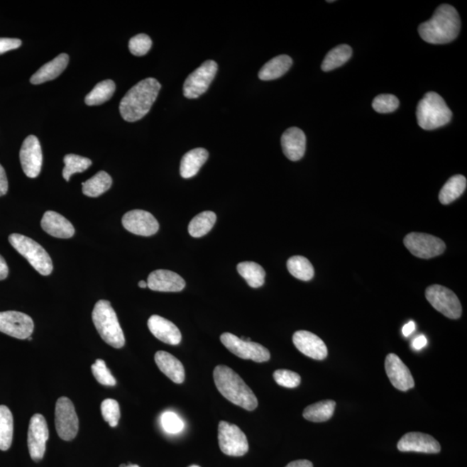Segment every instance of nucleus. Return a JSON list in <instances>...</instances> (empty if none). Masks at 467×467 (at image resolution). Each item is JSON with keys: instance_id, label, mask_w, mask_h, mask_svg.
<instances>
[{"instance_id": "1", "label": "nucleus", "mask_w": 467, "mask_h": 467, "mask_svg": "<svg viewBox=\"0 0 467 467\" xmlns=\"http://www.w3.org/2000/svg\"><path fill=\"white\" fill-rule=\"evenodd\" d=\"M461 18L455 8L446 4L435 10L429 21L418 28L419 35L432 45H445L454 40L461 31Z\"/></svg>"}, {"instance_id": "2", "label": "nucleus", "mask_w": 467, "mask_h": 467, "mask_svg": "<svg viewBox=\"0 0 467 467\" xmlns=\"http://www.w3.org/2000/svg\"><path fill=\"white\" fill-rule=\"evenodd\" d=\"M160 89V83L154 78L144 79L134 85L121 101L122 118L128 122L141 120L151 110Z\"/></svg>"}, {"instance_id": "3", "label": "nucleus", "mask_w": 467, "mask_h": 467, "mask_svg": "<svg viewBox=\"0 0 467 467\" xmlns=\"http://www.w3.org/2000/svg\"><path fill=\"white\" fill-rule=\"evenodd\" d=\"M213 377L217 390L234 405L248 411L255 410L258 407L254 392L231 368L216 366Z\"/></svg>"}, {"instance_id": "4", "label": "nucleus", "mask_w": 467, "mask_h": 467, "mask_svg": "<svg viewBox=\"0 0 467 467\" xmlns=\"http://www.w3.org/2000/svg\"><path fill=\"white\" fill-rule=\"evenodd\" d=\"M92 319L98 334L109 346L120 349L125 346V336L116 312L108 300H99L94 307Z\"/></svg>"}, {"instance_id": "5", "label": "nucleus", "mask_w": 467, "mask_h": 467, "mask_svg": "<svg viewBox=\"0 0 467 467\" xmlns=\"http://www.w3.org/2000/svg\"><path fill=\"white\" fill-rule=\"evenodd\" d=\"M453 113L444 99L435 92H429L419 101L417 117L418 125L424 130H434L449 123Z\"/></svg>"}, {"instance_id": "6", "label": "nucleus", "mask_w": 467, "mask_h": 467, "mask_svg": "<svg viewBox=\"0 0 467 467\" xmlns=\"http://www.w3.org/2000/svg\"><path fill=\"white\" fill-rule=\"evenodd\" d=\"M9 241L16 251L25 257L39 274L47 276L53 271L50 256L37 241L21 234H11Z\"/></svg>"}, {"instance_id": "7", "label": "nucleus", "mask_w": 467, "mask_h": 467, "mask_svg": "<svg viewBox=\"0 0 467 467\" xmlns=\"http://www.w3.org/2000/svg\"><path fill=\"white\" fill-rule=\"evenodd\" d=\"M426 298L435 310L451 319H458L462 314V307L456 295L440 285L427 288Z\"/></svg>"}, {"instance_id": "8", "label": "nucleus", "mask_w": 467, "mask_h": 467, "mask_svg": "<svg viewBox=\"0 0 467 467\" xmlns=\"http://www.w3.org/2000/svg\"><path fill=\"white\" fill-rule=\"evenodd\" d=\"M220 339L231 353L241 359L252 360L256 363L268 362L270 359V352L258 343L244 341L229 332L221 334Z\"/></svg>"}, {"instance_id": "9", "label": "nucleus", "mask_w": 467, "mask_h": 467, "mask_svg": "<svg viewBox=\"0 0 467 467\" xmlns=\"http://www.w3.org/2000/svg\"><path fill=\"white\" fill-rule=\"evenodd\" d=\"M55 424L59 437L63 441H72L79 430V419L72 402L60 397L55 405Z\"/></svg>"}, {"instance_id": "10", "label": "nucleus", "mask_w": 467, "mask_h": 467, "mask_svg": "<svg viewBox=\"0 0 467 467\" xmlns=\"http://www.w3.org/2000/svg\"><path fill=\"white\" fill-rule=\"evenodd\" d=\"M411 254L422 259L434 258L446 251V244L436 236L425 233H410L403 240Z\"/></svg>"}, {"instance_id": "11", "label": "nucleus", "mask_w": 467, "mask_h": 467, "mask_svg": "<svg viewBox=\"0 0 467 467\" xmlns=\"http://www.w3.org/2000/svg\"><path fill=\"white\" fill-rule=\"evenodd\" d=\"M219 441L221 452L229 456L241 457L248 452L246 435L239 427L227 422H219Z\"/></svg>"}, {"instance_id": "12", "label": "nucleus", "mask_w": 467, "mask_h": 467, "mask_svg": "<svg viewBox=\"0 0 467 467\" xmlns=\"http://www.w3.org/2000/svg\"><path fill=\"white\" fill-rule=\"evenodd\" d=\"M219 65L215 61L208 60L199 66L184 83V96L188 99H197L207 92L215 78Z\"/></svg>"}, {"instance_id": "13", "label": "nucleus", "mask_w": 467, "mask_h": 467, "mask_svg": "<svg viewBox=\"0 0 467 467\" xmlns=\"http://www.w3.org/2000/svg\"><path fill=\"white\" fill-rule=\"evenodd\" d=\"M34 330V322L29 315L21 312H0V331L18 339H27Z\"/></svg>"}, {"instance_id": "14", "label": "nucleus", "mask_w": 467, "mask_h": 467, "mask_svg": "<svg viewBox=\"0 0 467 467\" xmlns=\"http://www.w3.org/2000/svg\"><path fill=\"white\" fill-rule=\"evenodd\" d=\"M48 439L49 429L45 418L40 414H34L31 419L28 430V447L34 461H40L45 456Z\"/></svg>"}, {"instance_id": "15", "label": "nucleus", "mask_w": 467, "mask_h": 467, "mask_svg": "<svg viewBox=\"0 0 467 467\" xmlns=\"http://www.w3.org/2000/svg\"><path fill=\"white\" fill-rule=\"evenodd\" d=\"M23 172L28 177L35 179L40 174L43 153L40 142L35 136H28L23 142L19 153Z\"/></svg>"}, {"instance_id": "16", "label": "nucleus", "mask_w": 467, "mask_h": 467, "mask_svg": "<svg viewBox=\"0 0 467 467\" xmlns=\"http://www.w3.org/2000/svg\"><path fill=\"white\" fill-rule=\"evenodd\" d=\"M122 224L126 231L142 236L155 235L160 229L155 217L151 213L141 209L126 212L122 217Z\"/></svg>"}, {"instance_id": "17", "label": "nucleus", "mask_w": 467, "mask_h": 467, "mask_svg": "<svg viewBox=\"0 0 467 467\" xmlns=\"http://www.w3.org/2000/svg\"><path fill=\"white\" fill-rule=\"evenodd\" d=\"M385 370L392 385L401 391L413 389L414 381L409 368L397 355L390 353L385 360Z\"/></svg>"}, {"instance_id": "18", "label": "nucleus", "mask_w": 467, "mask_h": 467, "mask_svg": "<svg viewBox=\"0 0 467 467\" xmlns=\"http://www.w3.org/2000/svg\"><path fill=\"white\" fill-rule=\"evenodd\" d=\"M397 449L401 452H415L423 454H438L441 452V445L429 434L412 432L403 435L399 441Z\"/></svg>"}, {"instance_id": "19", "label": "nucleus", "mask_w": 467, "mask_h": 467, "mask_svg": "<svg viewBox=\"0 0 467 467\" xmlns=\"http://www.w3.org/2000/svg\"><path fill=\"white\" fill-rule=\"evenodd\" d=\"M295 347L307 357L315 360L326 359L328 350L326 344L318 336L307 331H296L292 336Z\"/></svg>"}, {"instance_id": "20", "label": "nucleus", "mask_w": 467, "mask_h": 467, "mask_svg": "<svg viewBox=\"0 0 467 467\" xmlns=\"http://www.w3.org/2000/svg\"><path fill=\"white\" fill-rule=\"evenodd\" d=\"M148 287L158 292H180L185 287V282L176 273L158 269L149 275Z\"/></svg>"}, {"instance_id": "21", "label": "nucleus", "mask_w": 467, "mask_h": 467, "mask_svg": "<svg viewBox=\"0 0 467 467\" xmlns=\"http://www.w3.org/2000/svg\"><path fill=\"white\" fill-rule=\"evenodd\" d=\"M148 328L154 337L165 344L177 346L182 340L181 332L170 320L158 315H153L148 319Z\"/></svg>"}, {"instance_id": "22", "label": "nucleus", "mask_w": 467, "mask_h": 467, "mask_svg": "<svg viewBox=\"0 0 467 467\" xmlns=\"http://www.w3.org/2000/svg\"><path fill=\"white\" fill-rule=\"evenodd\" d=\"M307 138L302 129L290 128L285 131L282 146L285 155L291 161L302 160L306 152Z\"/></svg>"}, {"instance_id": "23", "label": "nucleus", "mask_w": 467, "mask_h": 467, "mask_svg": "<svg viewBox=\"0 0 467 467\" xmlns=\"http://www.w3.org/2000/svg\"><path fill=\"white\" fill-rule=\"evenodd\" d=\"M41 226L43 231L57 238L69 239L75 235L72 224L57 212L46 211L43 216Z\"/></svg>"}, {"instance_id": "24", "label": "nucleus", "mask_w": 467, "mask_h": 467, "mask_svg": "<svg viewBox=\"0 0 467 467\" xmlns=\"http://www.w3.org/2000/svg\"><path fill=\"white\" fill-rule=\"evenodd\" d=\"M69 55L62 53L57 55L53 61L45 63L31 78V83L38 85L43 82L53 81L60 76L69 65Z\"/></svg>"}, {"instance_id": "25", "label": "nucleus", "mask_w": 467, "mask_h": 467, "mask_svg": "<svg viewBox=\"0 0 467 467\" xmlns=\"http://www.w3.org/2000/svg\"><path fill=\"white\" fill-rule=\"evenodd\" d=\"M155 362L160 369L168 378L175 383H183L185 371L183 364L168 352L160 351L155 354Z\"/></svg>"}, {"instance_id": "26", "label": "nucleus", "mask_w": 467, "mask_h": 467, "mask_svg": "<svg viewBox=\"0 0 467 467\" xmlns=\"http://www.w3.org/2000/svg\"><path fill=\"white\" fill-rule=\"evenodd\" d=\"M208 158L209 153L204 148H195L186 153L181 160V177L184 179H191L196 176Z\"/></svg>"}, {"instance_id": "27", "label": "nucleus", "mask_w": 467, "mask_h": 467, "mask_svg": "<svg viewBox=\"0 0 467 467\" xmlns=\"http://www.w3.org/2000/svg\"><path fill=\"white\" fill-rule=\"evenodd\" d=\"M292 60L289 55H280L271 59L259 71L258 77L263 81L275 80L284 76L290 70Z\"/></svg>"}, {"instance_id": "28", "label": "nucleus", "mask_w": 467, "mask_h": 467, "mask_svg": "<svg viewBox=\"0 0 467 467\" xmlns=\"http://www.w3.org/2000/svg\"><path fill=\"white\" fill-rule=\"evenodd\" d=\"M467 181L463 175H455L450 177L439 194V199L442 204L453 203L466 191Z\"/></svg>"}, {"instance_id": "29", "label": "nucleus", "mask_w": 467, "mask_h": 467, "mask_svg": "<svg viewBox=\"0 0 467 467\" xmlns=\"http://www.w3.org/2000/svg\"><path fill=\"white\" fill-rule=\"evenodd\" d=\"M237 271L249 287L258 288L263 286L266 272L260 265L253 261H243L237 265Z\"/></svg>"}, {"instance_id": "30", "label": "nucleus", "mask_w": 467, "mask_h": 467, "mask_svg": "<svg viewBox=\"0 0 467 467\" xmlns=\"http://www.w3.org/2000/svg\"><path fill=\"white\" fill-rule=\"evenodd\" d=\"M112 184V177L109 173L104 171L99 172L82 183V192L87 197H97L108 192Z\"/></svg>"}, {"instance_id": "31", "label": "nucleus", "mask_w": 467, "mask_h": 467, "mask_svg": "<svg viewBox=\"0 0 467 467\" xmlns=\"http://www.w3.org/2000/svg\"><path fill=\"white\" fill-rule=\"evenodd\" d=\"M336 402L332 400H326L314 405L308 406L304 409L303 417L312 422H327L334 414Z\"/></svg>"}, {"instance_id": "32", "label": "nucleus", "mask_w": 467, "mask_h": 467, "mask_svg": "<svg viewBox=\"0 0 467 467\" xmlns=\"http://www.w3.org/2000/svg\"><path fill=\"white\" fill-rule=\"evenodd\" d=\"M13 438V417L5 405H0V450L7 451Z\"/></svg>"}, {"instance_id": "33", "label": "nucleus", "mask_w": 467, "mask_h": 467, "mask_svg": "<svg viewBox=\"0 0 467 467\" xmlns=\"http://www.w3.org/2000/svg\"><path fill=\"white\" fill-rule=\"evenodd\" d=\"M351 55L352 49L349 45H338L326 55L322 62V69L323 71L328 72V71L339 68V67L350 60Z\"/></svg>"}, {"instance_id": "34", "label": "nucleus", "mask_w": 467, "mask_h": 467, "mask_svg": "<svg viewBox=\"0 0 467 467\" xmlns=\"http://www.w3.org/2000/svg\"><path fill=\"white\" fill-rule=\"evenodd\" d=\"M216 221V215L212 211H204L194 217L188 226L189 235L195 238L207 235L211 231Z\"/></svg>"}, {"instance_id": "35", "label": "nucleus", "mask_w": 467, "mask_h": 467, "mask_svg": "<svg viewBox=\"0 0 467 467\" xmlns=\"http://www.w3.org/2000/svg\"><path fill=\"white\" fill-rule=\"evenodd\" d=\"M287 269L296 279L309 282L314 276V268L306 257L296 256L287 260Z\"/></svg>"}, {"instance_id": "36", "label": "nucleus", "mask_w": 467, "mask_h": 467, "mask_svg": "<svg viewBox=\"0 0 467 467\" xmlns=\"http://www.w3.org/2000/svg\"><path fill=\"white\" fill-rule=\"evenodd\" d=\"M116 83L112 80L99 82L96 87L87 94L85 104L88 106H97L105 104L114 96Z\"/></svg>"}, {"instance_id": "37", "label": "nucleus", "mask_w": 467, "mask_h": 467, "mask_svg": "<svg viewBox=\"0 0 467 467\" xmlns=\"http://www.w3.org/2000/svg\"><path fill=\"white\" fill-rule=\"evenodd\" d=\"M65 168H63L62 176L66 181H70V177L75 173L83 172L88 170L92 161L88 158H84L76 154H68L65 157Z\"/></svg>"}, {"instance_id": "38", "label": "nucleus", "mask_w": 467, "mask_h": 467, "mask_svg": "<svg viewBox=\"0 0 467 467\" xmlns=\"http://www.w3.org/2000/svg\"><path fill=\"white\" fill-rule=\"evenodd\" d=\"M102 417L110 427H116L121 418L120 405L116 400L106 399L101 405Z\"/></svg>"}, {"instance_id": "39", "label": "nucleus", "mask_w": 467, "mask_h": 467, "mask_svg": "<svg viewBox=\"0 0 467 467\" xmlns=\"http://www.w3.org/2000/svg\"><path fill=\"white\" fill-rule=\"evenodd\" d=\"M399 106V100L393 94H380L372 102V108L375 112L380 114H389L394 112Z\"/></svg>"}, {"instance_id": "40", "label": "nucleus", "mask_w": 467, "mask_h": 467, "mask_svg": "<svg viewBox=\"0 0 467 467\" xmlns=\"http://www.w3.org/2000/svg\"><path fill=\"white\" fill-rule=\"evenodd\" d=\"M91 369H92L94 377L101 385L113 387L116 385V378L111 374L104 360L97 359L96 363L91 367Z\"/></svg>"}, {"instance_id": "41", "label": "nucleus", "mask_w": 467, "mask_h": 467, "mask_svg": "<svg viewBox=\"0 0 467 467\" xmlns=\"http://www.w3.org/2000/svg\"><path fill=\"white\" fill-rule=\"evenodd\" d=\"M152 45V39L149 35L138 34L130 39L128 47L131 53L136 57H142L151 50Z\"/></svg>"}, {"instance_id": "42", "label": "nucleus", "mask_w": 467, "mask_h": 467, "mask_svg": "<svg viewBox=\"0 0 467 467\" xmlns=\"http://www.w3.org/2000/svg\"><path fill=\"white\" fill-rule=\"evenodd\" d=\"M277 385L288 389H294L302 383V378L296 372L288 370H277L274 373Z\"/></svg>"}, {"instance_id": "43", "label": "nucleus", "mask_w": 467, "mask_h": 467, "mask_svg": "<svg viewBox=\"0 0 467 467\" xmlns=\"http://www.w3.org/2000/svg\"><path fill=\"white\" fill-rule=\"evenodd\" d=\"M161 424L165 432L172 434L180 433L185 427V423L179 415L171 411L161 415Z\"/></svg>"}, {"instance_id": "44", "label": "nucleus", "mask_w": 467, "mask_h": 467, "mask_svg": "<svg viewBox=\"0 0 467 467\" xmlns=\"http://www.w3.org/2000/svg\"><path fill=\"white\" fill-rule=\"evenodd\" d=\"M21 45L22 41L18 38H0V55L18 49Z\"/></svg>"}, {"instance_id": "45", "label": "nucleus", "mask_w": 467, "mask_h": 467, "mask_svg": "<svg viewBox=\"0 0 467 467\" xmlns=\"http://www.w3.org/2000/svg\"><path fill=\"white\" fill-rule=\"evenodd\" d=\"M8 192V180L5 169L0 165V197L5 196Z\"/></svg>"}, {"instance_id": "46", "label": "nucleus", "mask_w": 467, "mask_h": 467, "mask_svg": "<svg viewBox=\"0 0 467 467\" xmlns=\"http://www.w3.org/2000/svg\"><path fill=\"white\" fill-rule=\"evenodd\" d=\"M427 340L425 336L419 335L417 338L414 339L412 346L414 350L419 351L423 349L427 346Z\"/></svg>"}, {"instance_id": "47", "label": "nucleus", "mask_w": 467, "mask_h": 467, "mask_svg": "<svg viewBox=\"0 0 467 467\" xmlns=\"http://www.w3.org/2000/svg\"><path fill=\"white\" fill-rule=\"evenodd\" d=\"M8 275H9V268H8L6 260L0 256V280L6 279Z\"/></svg>"}, {"instance_id": "48", "label": "nucleus", "mask_w": 467, "mask_h": 467, "mask_svg": "<svg viewBox=\"0 0 467 467\" xmlns=\"http://www.w3.org/2000/svg\"><path fill=\"white\" fill-rule=\"evenodd\" d=\"M286 467H314V465L309 461L300 460L289 463Z\"/></svg>"}, {"instance_id": "49", "label": "nucleus", "mask_w": 467, "mask_h": 467, "mask_svg": "<svg viewBox=\"0 0 467 467\" xmlns=\"http://www.w3.org/2000/svg\"><path fill=\"white\" fill-rule=\"evenodd\" d=\"M415 330V323L414 322H410L407 323L405 326L402 328V334L405 337H409L411 334H413Z\"/></svg>"}, {"instance_id": "50", "label": "nucleus", "mask_w": 467, "mask_h": 467, "mask_svg": "<svg viewBox=\"0 0 467 467\" xmlns=\"http://www.w3.org/2000/svg\"><path fill=\"white\" fill-rule=\"evenodd\" d=\"M138 287L141 288H146L148 287V282H144V280H141V282H138Z\"/></svg>"}, {"instance_id": "51", "label": "nucleus", "mask_w": 467, "mask_h": 467, "mask_svg": "<svg viewBox=\"0 0 467 467\" xmlns=\"http://www.w3.org/2000/svg\"><path fill=\"white\" fill-rule=\"evenodd\" d=\"M120 467H140V466H138L137 465H133V464H129V465L122 464V465L120 466Z\"/></svg>"}, {"instance_id": "52", "label": "nucleus", "mask_w": 467, "mask_h": 467, "mask_svg": "<svg viewBox=\"0 0 467 467\" xmlns=\"http://www.w3.org/2000/svg\"><path fill=\"white\" fill-rule=\"evenodd\" d=\"M189 467H201V466H197V465H193V466H189Z\"/></svg>"}]
</instances>
